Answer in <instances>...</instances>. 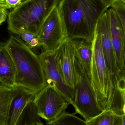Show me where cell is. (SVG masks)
I'll use <instances>...</instances> for the list:
<instances>
[{"label":"cell","mask_w":125,"mask_h":125,"mask_svg":"<svg viewBox=\"0 0 125 125\" xmlns=\"http://www.w3.org/2000/svg\"><path fill=\"white\" fill-rule=\"evenodd\" d=\"M40 121V117L32 101L27 105L16 125H36Z\"/></svg>","instance_id":"16"},{"label":"cell","mask_w":125,"mask_h":125,"mask_svg":"<svg viewBox=\"0 0 125 125\" xmlns=\"http://www.w3.org/2000/svg\"><path fill=\"white\" fill-rule=\"evenodd\" d=\"M121 1H123V2H124L125 3V0H121Z\"/></svg>","instance_id":"29"},{"label":"cell","mask_w":125,"mask_h":125,"mask_svg":"<svg viewBox=\"0 0 125 125\" xmlns=\"http://www.w3.org/2000/svg\"><path fill=\"white\" fill-rule=\"evenodd\" d=\"M122 112L123 114L125 115V103L123 104L122 107Z\"/></svg>","instance_id":"27"},{"label":"cell","mask_w":125,"mask_h":125,"mask_svg":"<svg viewBox=\"0 0 125 125\" xmlns=\"http://www.w3.org/2000/svg\"><path fill=\"white\" fill-rule=\"evenodd\" d=\"M17 70L10 54L1 43L0 47V86L12 88L15 84Z\"/></svg>","instance_id":"13"},{"label":"cell","mask_w":125,"mask_h":125,"mask_svg":"<svg viewBox=\"0 0 125 125\" xmlns=\"http://www.w3.org/2000/svg\"><path fill=\"white\" fill-rule=\"evenodd\" d=\"M15 95L11 106L8 125H16L27 105L32 102L35 94L28 89L15 85Z\"/></svg>","instance_id":"12"},{"label":"cell","mask_w":125,"mask_h":125,"mask_svg":"<svg viewBox=\"0 0 125 125\" xmlns=\"http://www.w3.org/2000/svg\"><path fill=\"white\" fill-rule=\"evenodd\" d=\"M36 125H44V124L42 122V121H40L36 123Z\"/></svg>","instance_id":"28"},{"label":"cell","mask_w":125,"mask_h":125,"mask_svg":"<svg viewBox=\"0 0 125 125\" xmlns=\"http://www.w3.org/2000/svg\"><path fill=\"white\" fill-rule=\"evenodd\" d=\"M122 125H125V115H122Z\"/></svg>","instance_id":"26"},{"label":"cell","mask_w":125,"mask_h":125,"mask_svg":"<svg viewBox=\"0 0 125 125\" xmlns=\"http://www.w3.org/2000/svg\"><path fill=\"white\" fill-rule=\"evenodd\" d=\"M76 113L65 112L56 119L47 122V125H86L85 120L76 116Z\"/></svg>","instance_id":"17"},{"label":"cell","mask_w":125,"mask_h":125,"mask_svg":"<svg viewBox=\"0 0 125 125\" xmlns=\"http://www.w3.org/2000/svg\"><path fill=\"white\" fill-rule=\"evenodd\" d=\"M4 44L16 67V85L28 89L34 94L47 85L39 56L19 37L10 34Z\"/></svg>","instance_id":"2"},{"label":"cell","mask_w":125,"mask_h":125,"mask_svg":"<svg viewBox=\"0 0 125 125\" xmlns=\"http://www.w3.org/2000/svg\"><path fill=\"white\" fill-rule=\"evenodd\" d=\"M61 46L53 51H43L39 56L47 84L54 86L66 100L73 105L75 97V89L69 86L65 79L60 61Z\"/></svg>","instance_id":"6"},{"label":"cell","mask_w":125,"mask_h":125,"mask_svg":"<svg viewBox=\"0 0 125 125\" xmlns=\"http://www.w3.org/2000/svg\"><path fill=\"white\" fill-rule=\"evenodd\" d=\"M58 7L67 38L90 43L98 22L109 8L102 0H61Z\"/></svg>","instance_id":"1"},{"label":"cell","mask_w":125,"mask_h":125,"mask_svg":"<svg viewBox=\"0 0 125 125\" xmlns=\"http://www.w3.org/2000/svg\"><path fill=\"white\" fill-rule=\"evenodd\" d=\"M122 115L117 114L111 125H122Z\"/></svg>","instance_id":"24"},{"label":"cell","mask_w":125,"mask_h":125,"mask_svg":"<svg viewBox=\"0 0 125 125\" xmlns=\"http://www.w3.org/2000/svg\"><path fill=\"white\" fill-rule=\"evenodd\" d=\"M95 28L101 37L103 51L112 86L115 91H117L116 74L111 39L109 9L101 17Z\"/></svg>","instance_id":"10"},{"label":"cell","mask_w":125,"mask_h":125,"mask_svg":"<svg viewBox=\"0 0 125 125\" xmlns=\"http://www.w3.org/2000/svg\"><path fill=\"white\" fill-rule=\"evenodd\" d=\"M59 0H26L9 12L8 29L19 35L30 31L38 35L46 19Z\"/></svg>","instance_id":"4"},{"label":"cell","mask_w":125,"mask_h":125,"mask_svg":"<svg viewBox=\"0 0 125 125\" xmlns=\"http://www.w3.org/2000/svg\"><path fill=\"white\" fill-rule=\"evenodd\" d=\"M117 114L112 110H105L87 121L86 125H111Z\"/></svg>","instance_id":"18"},{"label":"cell","mask_w":125,"mask_h":125,"mask_svg":"<svg viewBox=\"0 0 125 125\" xmlns=\"http://www.w3.org/2000/svg\"><path fill=\"white\" fill-rule=\"evenodd\" d=\"M92 57L90 71L92 87L98 103L103 111L112 110L122 115L123 103L119 92L112 86L102 47L101 37L95 28L92 42Z\"/></svg>","instance_id":"3"},{"label":"cell","mask_w":125,"mask_h":125,"mask_svg":"<svg viewBox=\"0 0 125 125\" xmlns=\"http://www.w3.org/2000/svg\"><path fill=\"white\" fill-rule=\"evenodd\" d=\"M72 40L75 55L90 78V71L92 57L91 43L84 40L76 39Z\"/></svg>","instance_id":"14"},{"label":"cell","mask_w":125,"mask_h":125,"mask_svg":"<svg viewBox=\"0 0 125 125\" xmlns=\"http://www.w3.org/2000/svg\"><path fill=\"white\" fill-rule=\"evenodd\" d=\"M9 12L7 9L0 7V25L5 22L7 17H8Z\"/></svg>","instance_id":"22"},{"label":"cell","mask_w":125,"mask_h":125,"mask_svg":"<svg viewBox=\"0 0 125 125\" xmlns=\"http://www.w3.org/2000/svg\"><path fill=\"white\" fill-rule=\"evenodd\" d=\"M18 36L23 41L25 42L26 45L30 43L34 38L37 37V36L30 31H23Z\"/></svg>","instance_id":"21"},{"label":"cell","mask_w":125,"mask_h":125,"mask_svg":"<svg viewBox=\"0 0 125 125\" xmlns=\"http://www.w3.org/2000/svg\"><path fill=\"white\" fill-rule=\"evenodd\" d=\"M74 58L75 50L72 40L67 38L61 45V66L67 83L75 89L76 77Z\"/></svg>","instance_id":"11"},{"label":"cell","mask_w":125,"mask_h":125,"mask_svg":"<svg viewBox=\"0 0 125 125\" xmlns=\"http://www.w3.org/2000/svg\"><path fill=\"white\" fill-rule=\"evenodd\" d=\"M76 83L75 97L72 105L75 113L80 115L86 121L102 112L98 103L92 87L91 79L75 53Z\"/></svg>","instance_id":"5"},{"label":"cell","mask_w":125,"mask_h":125,"mask_svg":"<svg viewBox=\"0 0 125 125\" xmlns=\"http://www.w3.org/2000/svg\"><path fill=\"white\" fill-rule=\"evenodd\" d=\"M22 0H0V7L14 9L22 2Z\"/></svg>","instance_id":"20"},{"label":"cell","mask_w":125,"mask_h":125,"mask_svg":"<svg viewBox=\"0 0 125 125\" xmlns=\"http://www.w3.org/2000/svg\"><path fill=\"white\" fill-rule=\"evenodd\" d=\"M111 8L114 9L116 12L120 19L124 31L125 42V3L121 0H116L112 5ZM124 68L125 71V53Z\"/></svg>","instance_id":"19"},{"label":"cell","mask_w":125,"mask_h":125,"mask_svg":"<svg viewBox=\"0 0 125 125\" xmlns=\"http://www.w3.org/2000/svg\"><path fill=\"white\" fill-rule=\"evenodd\" d=\"M109 10L111 39L117 81L118 77L125 71L124 68L125 53V35L122 25L116 12L112 8L109 9Z\"/></svg>","instance_id":"9"},{"label":"cell","mask_w":125,"mask_h":125,"mask_svg":"<svg viewBox=\"0 0 125 125\" xmlns=\"http://www.w3.org/2000/svg\"><path fill=\"white\" fill-rule=\"evenodd\" d=\"M14 95L13 87L0 86V125H8L10 112Z\"/></svg>","instance_id":"15"},{"label":"cell","mask_w":125,"mask_h":125,"mask_svg":"<svg viewBox=\"0 0 125 125\" xmlns=\"http://www.w3.org/2000/svg\"><path fill=\"white\" fill-rule=\"evenodd\" d=\"M104 3L109 8L111 7L113 3L116 0H102Z\"/></svg>","instance_id":"25"},{"label":"cell","mask_w":125,"mask_h":125,"mask_svg":"<svg viewBox=\"0 0 125 125\" xmlns=\"http://www.w3.org/2000/svg\"><path fill=\"white\" fill-rule=\"evenodd\" d=\"M26 0H22V2H23V1H24Z\"/></svg>","instance_id":"30"},{"label":"cell","mask_w":125,"mask_h":125,"mask_svg":"<svg viewBox=\"0 0 125 125\" xmlns=\"http://www.w3.org/2000/svg\"><path fill=\"white\" fill-rule=\"evenodd\" d=\"M27 45L31 49L35 48L37 47H41L40 42L38 37L34 38Z\"/></svg>","instance_id":"23"},{"label":"cell","mask_w":125,"mask_h":125,"mask_svg":"<svg viewBox=\"0 0 125 125\" xmlns=\"http://www.w3.org/2000/svg\"><path fill=\"white\" fill-rule=\"evenodd\" d=\"M37 115L47 122L54 120L65 112L70 104L53 86L47 85L35 94L33 101Z\"/></svg>","instance_id":"7"},{"label":"cell","mask_w":125,"mask_h":125,"mask_svg":"<svg viewBox=\"0 0 125 125\" xmlns=\"http://www.w3.org/2000/svg\"><path fill=\"white\" fill-rule=\"evenodd\" d=\"M37 37L43 51L46 52L56 50L67 38L58 6L44 22Z\"/></svg>","instance_id":"8"}]
</instances>
